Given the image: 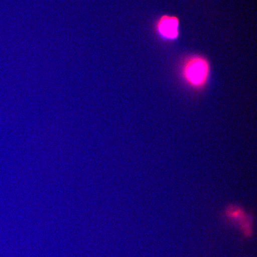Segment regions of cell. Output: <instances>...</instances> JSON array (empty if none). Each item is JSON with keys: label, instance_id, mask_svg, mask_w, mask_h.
Segmentation results:
<instances>
[{"label": "cell", "instance_id": "1", "mask_svg": "<svg viewBox=\"0 0 257 257\" xmlns=\"http://www.w3.org/2000/svg\"><path fill=\"white\" fill-rule=\"evenodd\" d=\"M210 62L206 57L200 54L186 57L182 64V78L192 89L204 88L210 79Z\"/></svg>", "mask_w": 257, "mask_h": 257}, {"label": "cell", "instance_id": "2", "mask_svg": "<svg viewBox=\"0 0 257 257\" xmlns=\"http://www.w3.org/2000/svg\"><path fill=\"white\" fill-rule=\"evenodd\" d=\"M179 19L177 16L165 15L157 19L155 28L159 36L169 41H175L179 35Z\"/></svg>", "mask_w": 257, "mask_h": 257}]
</instances>
